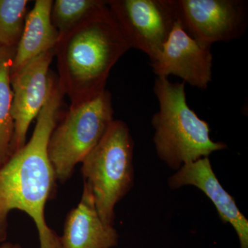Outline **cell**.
Returning a JSON list of instances; mask_svg holds the SVG:
<instances>
[{
    "label": "cell",
    "instance_id": "1",
    "mask_svg": "<svg viewBox=\"0 0 248 248\" xmlns=\"http://www.w3.org/2000/svg\"><path fill=\"white\" fill-rule=\"evenodd\" d=\"M63 96L56 77H49L48 97L30 140L0 166V244L8 238L10 213L18 210L35 223L40 248H62L61 237L47 224L45 209L58 182L48 146Z\"/></svg>",
    "mask_w": 248,
    "mask_h": 248
},
{
    "label": "cell",
    "instance_id": "2",
    "mask_svg": "<svg viewBox=\"0 0 248 248\" xmlns=\"http://www.w3.org/2000/svg\"><path fill=\"white\" fill-rule=\"evenodd\" d=\"M129 49L107 3L60 35L55 47L57 78L71 107L105 91L111 70Z\"/></svg>",
    "mask_w": 248,
    "mask_h": 248
},
{
    "label": "cell",
    "instance_id": "3",
    "mask_svg": "<svg viewBox=\"0 0 248 248\" xmlns=\"http://www.w3.org/2000/svg\"><path fill=\"white\" fill-rule=\"evenodd\" d=\"M185 88L183 81L172 83L166 78H156L154 84L159 106L151 120L155 150L159 159L176 171L228 148L210 138L209 124L187 104Z\"/></svg>",
    "mask_w": 248,
    "mask_h": 248
},
{
    "label": "cell",
    "instance_id": "4",
    "mask_svg": "<svg viewBox=\"0 0 248 248\" xmlns=\"http://www.w3.org/2000/svg\"><path fill=\"white\" fill-rule=\"evenodd\" d=\"M134 141L127 124L115 120L81 164L102 221L114 226L116 205L134 185Z\"/></svg>",
    "mask_w": 248,
    "mask_h": 248
},
{
    "label": "cell",
    "instance_id": "5",
    "mask_svg": "<svg viewBox=\"0 0 248 248\" xmlns=\"http://www.w3.org/2000/svg\"><path fill=\"white\" fill-rule=\"evenodd\" d=\"M114 119L112 94L108 90L69 110L49 139L48 154L58 182L73 175L77 165L97 146Z\"/></svg>",
    "mask_w": 248,
    "mask_h": 248
},
{
    "label": "cell",
    "instance_id": "6",
    "mask_svg": "<svg viewBox=\"0 0 248 248\" xmlns=\"http://www.w3.org/2000/svg\"><path fill=\"white\" fill-rule=\"evenodd\" d=\"M107 6L130 48L159 54L178 22L177 0H109Z\"/></svg>",
    "mask_w": 248,
    "mask_h": 248
},
{
    "label": "cell",
    "instance_id": "7",
    "mask_svg": "<svg viewBox=\"0 0 248 248\" xmlns=\"http://www.w3.org/2000/svg\"><path fill=\"white\" fill-rule=\"evenodd\" d=\"M178 21L189 35L211 47L244 35L248 26L244 0H177Z\"/></svg>",
    "mask_w": 248,
    "mask_h": 248
},
{
    "label": "cell",
    "instance_id": "8",
    "mask_svg": "<svg viewBox=\"0 0 248 248\" xmlns=\"http://www.w3.org/2000/svg\"><path fill=\"white\" fill-rule=\"evenodd\" d=\"M213 63L211 47L192 38L179 21L159 54L150 61L156 78L178 77L201 90L208 89L213 81Z\"/></svg>",
    "mask_w": 248,
    "mask_h": 248
},
{
    "label": "cell",
    "instance_id": "9",
    "mask_svg": "<svg viewBox=\"0 0 248 248\" xmlns=\"http://www.w3.org/2000/svg\"><path fill=\"white\" fill-rule=\"evenodd\" d=\"M55 57V49L31 60L17 71L11 73L13 91L14 138L11 155L27 143L28 130L45 106L49 89V67Z\"/></svg>",
    "mask_w": 248,
    "mask_h": 248
},
{
    "label": "cell",
    "instance_id": "10",
    "mask_svg": "<svg viewBox=\"0 0 248 248\" xmlns=\"http://www.w3.org/2000/svg\"><path fill=\"white\" fill-rule=\"evenodd\" d=\"M168 183L172 190L192 186L202 190L215 205L222 221L230 223L236 231L240 248H248V220L220 184L208 157L184 165L169 178Z\"/></svg>",
    "mask_w": 248,
    "mask_h": 248
},
{
    "label": "cell",
    "instance_id": "11",
    "mask_svg": "<svg viewBox=\"0 0 248 248\" xmlns=\"http://www.w3.org/2000/svg\"><path fill=\"white\" fill-rule=\"evenodd\" d=\"M60 237L62 248H112L118 244L117 230L102 221L92 189L86 182L81 200L67 215Z\"/></svg>",
    "mask_w": 248,
    "mask_h": 248
},
{
    "label": "cell",
    "instance_id": "12",
    "mask_svg": "<svg viewBox=\"0 0 248 248\" xmlns=\"http://www.w3.org/2000/svg\"><path fill=\"white\" fill-rule=\"evenodd\" d=\"M53 1L37 0L27 15L20 40L16 47L11 72L17 71L42 54L55 49L60 33L51 20Z\"/></svg>",
    "mask_w": 248,
    "mask_h": 248
},
{
    "label": "cell",
    "instance_id": "13",
    "mask_svg": "<svg viewBox=\"0 0 248 248\" xmlns=\"http://www.w3.org/2000/svg\"><path fill=\"white\" fill-rule=\"evenodd\" d=\"M16 50V47L0 46V166L11 156L14 138L11 69Z\"/></svg>",
    "mask_w": 248,
    "mask_h": 248
},
{
    "label": "cell",
    "instance_id": "14",
    "mask_svg": "<svg viewBox=\"0 0 248 248\" xmlns=\"http://www.w3.org/2000/svg\"><path fill=\"white\" fill-rule=\"evenodd\" d=\"M107 3L103 0H55L52 5V22L61 35Z\"/></svg>",
    "mask_w": 248,
    "mask_h": 248
},
{
    "label": "cell",
    "instance_id": "15",
    "mask_svg": "<svg viewBox=\"0 0 248 248\" xmlns=\"http://www.w3.org/2000/svg\"><path fill=\"white\" fill-rule=\"evenodd\" d=\"M27 0H0V46L17 47L27 17Z\"/></svg>",
    "mask_w": 248,
    "mask_h": 248
},
{
    "label": "cell",
    "instance_id": "16",
    "mask_svg": "<svg viewBox=\"0 0 248 248\" xmlns=\"http://www.w3.org/2000/svg\"><path fill=\"white\" fill-rule=\"evenodd\" d=\"M0 248H22V247L19 244L5 241V242L0 244Z\"/></svg>",
    "mask_w": 248,
    "mask_h": 248
}]
</instances>
